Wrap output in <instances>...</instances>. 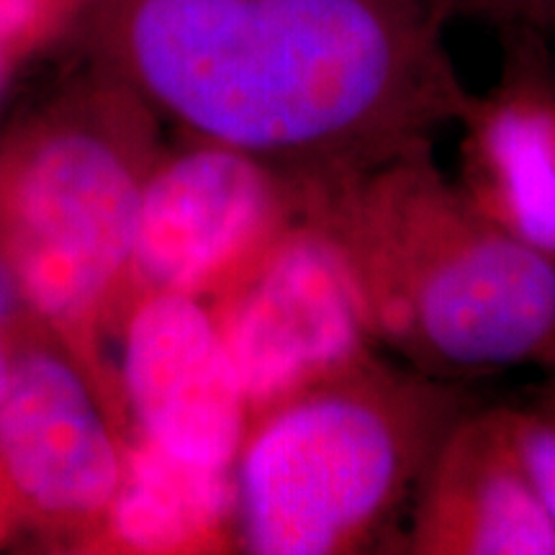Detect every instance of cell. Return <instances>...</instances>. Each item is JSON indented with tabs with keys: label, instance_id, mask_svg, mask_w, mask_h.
I'll use <instances>...</instances> for the list:
<instances>
[{
	"label": "cell",
	"instance_id": "6da1fadb",
	"mask_svg": "<svg viewBox=\"0 0 555 555\" xmlns=\"http://www.w3.org/2000/svg\"><path fill=\"white\" fill-rule=\"evenodd\" d=\"M453 0H93L90 31L124 80L201 142L291 185L332 183L461 121Z\"/></svg>",
	"mask_w": 555,
	"mask_h": 555
},
{
	"label": "cell",
	"instance_id": "7a4b0ae2",
	"mask_svg": "<svg viewBox=\"0 0 555 555\" xmlns=\"http://www.w3.org/2000/svg\"><path fill=\"white\" fill-rule=\"evenodd\" d=\"M294 198L345 255L376 345L406 365L455 384L555 367V258L478 211L433 150Z\"/></svg>",
	"mask_w": 555,
	"mask_h": 555
},
{
	"label": "cell",
	"instance_id": "3957f363",
	"mask_svg": "<svg viewBox=\"0 0 555 555\" xmlns=\"http://www.w3.org/2000/svg\"><path fill=\"white\" fill-rule=\"evenodd\" d=\"M470 409L466 384L371 352L255 414L234 476L242 545L258 555L378 551Z\"/></svg>",
	"mask_w": 555,
	"mask_h": 555
},
{
	"label": "cell",
	"instance_id": "277c9868",
	"mask_svg": "<svg viewBox=\"0 0 555 555\" xmlns=\"http://www.w3.org/2000/svg\"><path fill=\"white\" fill-rule=\"evenodd\" d=\"M134 172L106 137L60 129L21 165L9 201L11 270L39 314L78 327L131 262Z\"/></svg>",
	"mask_w": 555,
	"mask_h": 555
},
{
	"label": "cell",
	"instance_id": "5b68a950",
	"mask_svg": "<svg viewBox=\"0 0 555 555\" xmlns=\"http://www.w3.org/2000/svg\"><path fill=\"white\" fill-rule=\"evenodd\" d=\"M214 319L249 416L322 384L378 347L345 255L311 221L283 229L221 291Z\"/></svg>",
	"mask_w": 555,
	"mask_h": 555
},
{
	"label": "cell",
	"instance_id": "8992f818",
	"mask_svg": "<svg viewBox=\"0 0 555 555\" xmlns=\"http://www.w3.org/2000/svg\"><path fill=\"white\" fill-rule=\"evenodd\" d=\"M294 191L260 159L201 142L139 198L131 262L159 291H224L291 224Z\"/></svg>",
	"mask_w": 555,
	"mask_h": 555
},
{
	"label": "cell",
	"instance_id": "52a82bcc",
	"mask_svg": "<svg viewBox=\"0 0 555 555\" xmlns=\"http://www.w3.org/2000/svg\"><path fill=\"white\" fill-rule=\"evenodd\" d=\"M124 384L144 440L211 468H232L249 404L217 319L196 296L159 291L131 317Z\"/></svg>",
	"mask_w": 555,
	"mask_h": 555
},
{
	"label": "cell",
	"instance_id": "ba28073f",
	"mask_svg": "<svg viewBox=\"0 0 555 555\" xmlns=\"http://www.w3.org/2000/svg\"><path fill=\"white\" fill-rule=\"evenodd\" d=\"M499 75L461 121V185L478 211L555 258V57L543 31L502 26Z\"/></svg>",
	"mask_w": 555,
	"mask_h": 555
},
{
	"label": "cell",
	"instance_id": "9c48e42d",
	"mask_svg": "<svg viewBox=\"0 0 555 555\" xmlns=\"http://www.w3.org/2000/svg\"><path fill=\"white\" fill-rule=\"evenodd\" d=\"M409 517L412 555H555V525L519 461L504 406L470 409L455 422Z\"/></svg>",
	"mask_w": 555,
	"mask_h": 555
},
{
	"label": "cell",
	"instance_id": "30bf717a",
	"mask_svg": "<svg viewBox=\"0 0 555 555\" xmlns=\"http://www.w3.org/2000/svg\"><path fill=\"white\" fill-rule=\"evenodd\" d=\"M0 468L16 494L54 517L108 509L124 468L75 367L50 352L13 360L0 399Z\"/></svg>",
	"mask_w": 555,
	"mask_h": 555
},
{
	"label": "cell",
	"instance_id": "8fae6325",
	"mask_svg": "<svg viewBox=\"0 0 555 555\" xmlns=\"http://www.w3.org/2000/svg\"><path fill=\"white\" fill-rule=\"evenodd\" d=\"M237 519V478L165 453L142 440L111 502V525L124 545L144 553L211 545Z\"/></svg>",
	"mask_w": 555,
	"mask_h": 555
},
{
	"label": "cell",
	"instance_id": "7c38bea8",
	"mask_svg": "<svg viewBox=\"0 0 555 555\" xmlns=\"http://www.w3.org/2000/svg\"><path fill=\"white\" fill-rule=\"evenodd\" d=\"M519 461L555 525V386L527 406H504Z\"/></svg>",
	"mask_w": 555,
	"mask_h": 555
},
{
	"label": "cell",
	"instance_id": "4fadbf2b",
	"mask_svg": "<svg viewBox=\"0 0 555 555\" xmlns=\"http://www.w3.org/2000/svg\"><path fill=\"white\" fill-rule=\"evenodd\" d=\"M455 16L478 18L502 26H527L543 31L545 37L555 34V0H453Z\"/></svg>",
	"mask_w": 555,
	"mask_h": 555
},
{
	"label": "cell",
	"instance_id": "5bb4252c",
	"mask_svg": "<svg viewBox=\"0 0 555 555\" xmlns=\"http://www.w3.org/2000/svg\"><path fill=\"white\" fill-rule=\"evenodd\" d=\"M41 16V0H0V50L29 31Z\"/></svg>",
	"mask_w": 555,
	"mask_h": 555
},
{
	"label": "cell",
	"instance_id": "9a60e30c",
	"mask_svg": "<svg viewBox=\"0 0 555 555\" xmlns=\"http://www.w3.org/2000/svg\"><path fill=\"white\" fill-rule=\"evenodd\" d=\"M18 298H21V291H18L16 275H13L11 270V262L0 260V322L13 314Z\"/></svg>",
	"mask_w": 555,
	"mask_h": 555
},
{
	"label": "cell",
	"instance_id": "2e32d148",
	"mask_svg": "<svg viewBox=\"0 0 555 555\" xmlns=\"http://www.w3.org/2000/svg\"><path fill=\"white\" fill-rule=\"evenodd\" d=\"M9 371H11V360L5 356L3 343H0V399H3L5 384H9Z\"/></svg>",
	"mask_w": 555,
	"mask_h": 555
},
{
	"label": "cell",
	"instance_id": "e0dca14e",
	"mask_svg": "<svg viewBox=\"0 0 555 555\" xmlns=\"http://www.w3.org/2000/svg\"><path fill=\"white\" fill-rule=\"evenodd\" d=\"M0 67H3V50H0Z\"/></svg>",
	"mask_w": 555,
	"mask_h": 555
}]
</instances>
